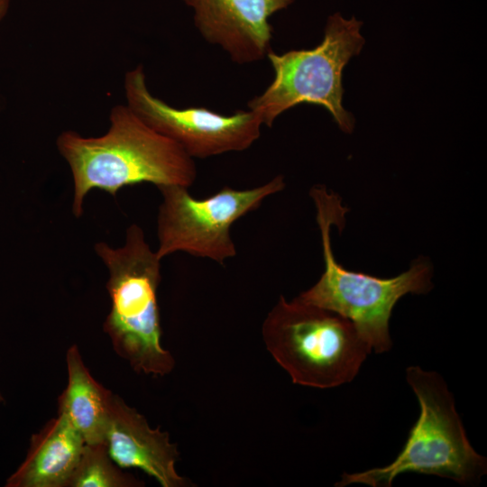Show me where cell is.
Returning a JSON list of instances; mask_svg holds the SVG:
<instances>
[{"label":"cell","instance_id":"6da1fadb","mask_svg":"<svg viewBox=\"0 0 487 487\" xmlns=\"http://www.w3.org/2000/svg\"><path fill=\"white\" fill-rule=\"evenodd\" d=\"M109 122L107 132L97 137L65 131L57 138V148L72 173L75 216L83 214L84 199L94 188L115 196L121 188L142 182L158 188L193 185L197 178L194 159L127 105L115 106Z\"/></svg>","mask_w":487,"mask_h":487},{"label":"cell","instance_id":"7a4b0ae2","mask_svg":"<svg viewBox=\"0 0 487 487\" xmlns=\"http://www.w3.org/2000/svg\"><path fill=\"white\" fill-rule=\"evenodd\" d=\"M310 197L317 209L325 270L317 283L298 298L349 319L376 354L389 352L392 309L404 295L425 294L432 289L430 264L419 258L408 271L387 279L345 269L334 256L330 232L333 225L343 226L347 209L324 186L313 187Z\"/></svg>","mask_w":487,"mask_h":487},{"label":"cell","instance_id":"3957f363","mask_svg":"<svg viewBox=\"0 0 487 487\" xmlns=\"http://www.w3.org/2000/svg\"><path fill=\"white\" fill-rule=\"evenodd\" d=\"M95 250L109 271L106 289L111 308L104 331L115 352L139 373L169 374L175 360L161 343L157 300L161 259L146 242L143 230L133 224L123 246L97 243Z\"/></svg>","mask_w":487,"mask_h":487},{"label":"cell","instance_id":"277c9868","mask_svg":"<svg viewBox=\"0 0 487 487\" xmlns=\"http://www.w3.org/2000/svg\"><path fill=\"white\" fill-rule=\"evenodd\" d=\"M406 380L417 396L420 413L401 451L383 467L343 473L335 486L361 483L390 487L399 474L408 472L476 485L486 473V458L470 444L454 397L442 376L419 366H409Z\"/></svg>","mask_w":487,"mask_h":487},{"label":"cell","instance_id":"5b68a950","mask_svg":"<svg viewBox=\"0 0 487 487\" xmlns=\"http://www.w3.org/2000/svg\"><path fill=\"white\" fill-rule=\"evenodd\" d=\"M266 349L293 383L330 389L352 381L372 348L347 318L281 295L262 328Z\"/></svg>","mask_w":487,"mask_h":487},{"label":"cell","instance_id":"8992f818","mask_svg":"<svg viewBox=\"0 0 487 487\" xmlns=\"http://www.w3.org/2000/svg\"><path fill=\"white\" fill-rule=\"evenodd\" d=\"M362 23L346 20L339 13L326 22L321 43L311 50H293L282 54L270 51L267 58L274 78L266 89L248 102L262 124L271 127L286 110L301 103L325 107L339 128L351 133L354 118L342 104V74L350 59L358 55L364 44L360 32Z\"/></svg>","mask_w":487,"mask_h":487},{"label":"cell","instance_id":"52a82bcc","mask_svg":"<svg viewBox=\"0 0 487 487\" xmlns=\"http://www.w3.org/2000/svg\"><path fill=\"white\" fill-rule=\"evenodd\" d=\"M284 188L281 175L248 189L225 186L200 199L192 197L186 187L159 188L162 201L157 216L158 257L161 260L184 252L223 265L236 255L231 235L234 223Z\"/></svg>","mask_w":487,"mask_h":487},{"label":"cell","instance_id":"ba28073f","mask_svg":"<svg viewBox=\"0 0 487 487\" xmlns=\"http://www.w3.org/2000/svg\"><path fill=\"white\" fill-rule=\"evenodd\" d=\"M124 88L130 109L193 159L243 152L261 135L262 123L250 109L225 115L204 107L170 106L150 92L142 65L126 72Z\"/></svg>","mask_w":487,"mask_h":487},{"label":"cell","instance_id":"9c48e42d","mask_svg":"<svg viewBox=\"0 0 487 487\" xmlns=\"http://www.w3.org/2000/svg\"><path fill=\"white\" fill-rule=\"evenodd\" d=\"M194 11V23L209 43L237 64L260 61L269 53V18L294 0H182Z\"/></svg>","mask_w":487,"mask_h":487},{"label":"cell","instance_id":"30bf717a","mask_svg":"<svg viewBox=\"0 0 487 487\" xmlns=\"http://www.w3.org/2000/svg\"><path fill=\"white\" fill-rule=\"evenodd\" d=\"M107 453L120 468H137L162 487L188 486L175 468L179 453L170 435L152 428L144 416L113 394L104 442Z\"/></svg>","mask_w":487,"mask_h":487},{"label":"cell","instance_id":"8fae6325","mask_svg":"<svg viewBox=\"0 0 487 487\" xmlns=\"http://www.w3.org/2000/svg\"><path fill=\"white\" fill-rule=\"evenodd\" d=\"M78 430L61 414L32 436L25 459L5 487H68L85 446Z\"/></svg>","mask_w":487,"mask_h":487},{"label":"cell","instance_id":"7c38bea8","mask_svg":"<svg viewBox=\"0 0 487 487\" xmlns=\"http://www.w3.org/2000/svg\"><path fill=\"white\" fill-rule=\"evenodd\" d=\"M68 383L59 398V412L81 435L86 444H104L113 392L96 381L85 365L78 348L66 355Z\"/></svg>","mask_w":487,"mask_h":487},{"label":"cell","instance_id":"4fadbf2b","mask_svg":"<svg viewBox=\"0 0 487 487\" xmlns=\"http://www.w3.org/2000/svg\"><path fill=\"white\" fill-rule=\"evenodd\" d=\"M133 475L124 473L109 456L105 444H85L68 487L142 486Z\"/></svg>","mask_w":487,"mask_h":487},{"label":"cell","instance_id":"5bb4252c","mask_svg":"<svg viewBox=\"0 0 487 487\" xmlns=\"http://www.w3.org/2000/svg\"><path fill=\"white\" fill-rule=\"evenodd\" d=\"M10 4H11V0H0V22L6 15L10 7Z\"/></svg>","mask_w":487,"mask_h":487},{"label":"cell","instance_id":"9a60e30c","mask_svg":"<svg viewBox=\"0 0 487 487\" xmlns=\"http://www.w3.org/2000/svg\"><path fill=\"white\" fill-rule=\"evenodd\" d=\"M5 401V399H4V396L2 395V393L0 392V403L4 402Z\"/></svg>","mask_w":487,"mask_h":487}]
</instances>
